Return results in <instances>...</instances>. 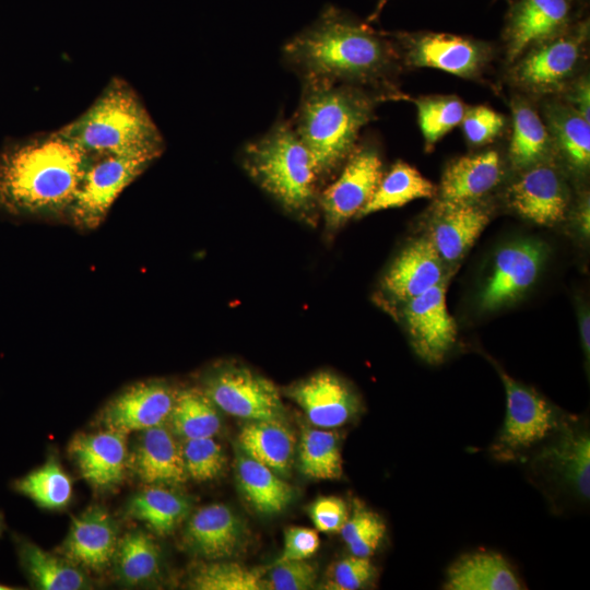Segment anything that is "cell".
<instances>
[{
	"label": "cell",
	"instance_id": "d4e9b609",
	"mask_svg": "<svg viewBox=\"0 0 590 590\" xmlns=\"http://www.w3.org/2000/svg\"><path fill=\"white\" fill-rule=\"evenodd\" d=\"M499 154L494 150L459 157L446 167L440 187V200L476 202L502 180Z\"/></svg>",
	"mask_w": 590,
	"mask_h": 590
},
{
	"label": "cell",
	"instance_id": "4fadbf2b",
	"mask_svg": "<svg viewBox=\"0 0 590 590\" xmlns=\"http://www.w3.org/2000/svg\"><path fill=\"white\" fill-rule=\"evenodd\" d=\"M447 280L404 303L403 319L416 354L439 364L457 339V324L446 305Z\"/></svg>",
	"mask_w": 590,
	"mask_h": 590
},
{
	"label": "cell",
	"instance_id": "484cf974",
	"mask_svg": "<svg viewBox=\"0 0 590 590\" xmlns=\"http://www.w3.org/2000/svg\"><path fill=\"white\" fill-rule=\"evenodd\" d=\"M447 590H520L526 588L499 553L477 551L461 555L447 570Z\"/></svg>",
	"mask_w": 590,
	"mask_h": 590
},
{
	"label": "cell",
	"instance_id": "60d3db41",
	"mask_svg": "<svg viewBox=\"0 0 590 590\" xmlns=\"http://www.w3.org/2000/svg\"><path fill=\"white\" fill-rule=\"evenodd\" d=\"M181 453L187 476L197 482L217 477L226 461L221 445L212 437L185 439Z\"/></svg>",
	"mask_w": 590,
	"mask_h": 590
},
{
	"label": "cell",
	"instance_id": "f546056e",
	"mask_svg": "<svg viewBox=\"0 0 590 590\" xmlns=\"http://www.w3.org/2000/svg\"><path fill=\"white\" fill-rule=\"evenodd\" d=\"M437 191L436 186L416 168L399 161L382 176L373 197L357 216L400 208L415 199L433 198Z\"/></svg>",
	"mask_w": 590,
	"mask_h": 590
},
{
	"label": "cell",
	"instance_id": "816d5d0a",
	"mask_svg": "<svg viewBox=\"0 0 590 590\" xmlns=\"http://www.w3.org/2000/svg\"><path fill=\"white\" fill-rule=\"evenodd\" d=\"M14 589H16V588L4 585V583H0V590H14Z\"/></svg>",
	"mask_w": 590,
	"mask_h": 590
},
{
	"label": "cell",
	"instance_id": "f35d334b",
	"mask_svg": "<svg viewBox=\"0 0 590 590\" xmlns=\"http://www.w3.org/2000/svg\"><path fill=\"white\" fill-rule=\"evenodd\" d=\"M262 576L263 570L237 563H213L194 571L190 587L197 590H259L263 589Z\"/></svg>",
	"mask_w": 590,
	"mask_h": 590
},
{
	"label": "cell",
	"instance_id": "7bdbcfd3",
	"mask_svg": "<svg viewBox=\"0 0 590 590\" xmlns=\"http://www.w3.org/2000/svg\"><path fill=\"white\" fill-rule=\"evenodd\" d=\"M375 577L376 567L368 557L351 555L335 563L324 588L357 590L367 587Z\"/></svg>",
	"mask_w": 590,
	"mask_h": 590
},
{
	"label": "cell",
	"instance_id": "8fae6325",
	"mask_svg": "<svg viewBox=\"0 0 590 590\" xmlns=\"http://www.w3.org/2000/svg\"><path fill=\"white\" fill-rule=\"evenodd\" d=\"M202 391L227 414L250 421L284 418L275 385L247 367L217 369L206 377Z\"/></svg>",
	"mask_w": 590,
	"mask_h": 590
},
{
	"label": "cell",
	"instance_id": "9a60e30c",
	"mask_svg": "<svg viewBox=\"0 0 590 590\" xmlns=\"http://www.w3.org/2000/svg\"><path fill=\"white\" fill-rule=\"evenodd\" d=\"M508 199L522 217L540 225H553L564 219L569 193L560 173L540 162L526 168L510 186Z\"/></svg>",
	"mask_w": 590,
	"mask_h": 590
},
{
	"label": "cell",
	"instance_id": "f6af8a7d",
	"mask_svg": "<svg viewBox=\"0 0 590 590\" xmlns=\"http://www.w3.org/2000/svg\"><path fill=\"white\" fill-rule=\"evenodd\" d=\"M310 517L320 532H340L349 517L347 505L340 497H320L311 505Z\"/></svg>",
	"mask_w": 590,
	"mask_h": 590
},
{
	"label": "cell",
	"instance_id": "8992f818",
	"mask_svg": "<svg viewBox=\"0 0 590 590\" xmlns=\"http://www.w3.org/2000/svg\"><path fill=\"white\" fill-rule=\"evenodd\" d=\"M496 368L506 393V415L491 453L506 462L533 451L569 417L534 389Z\"/></svg>",
	"mask_w": 590,
	"mask_h": 590
},
{
	"label": "cell",
	"instance_id": "5bb4252c",
	"mask_svg": "<svg viewBox=\"0 0 590 590\" xmlns=\"http://www.w3.org/2000/svg\"><path fill=\"white\" fill-rule=\"evenodd\" d=\"M544 252L543 245L533 240L517 241L502 248L480 294V308H500L524 293L539 274Z\"/></svg>",
	"mask_w": 590,
	"mask_h": 590
},
{
	"label": "cell",
	"instance_id": "3957f363",
	"mask_svg": "<svg viewBox=\"0 0 590 590\" xmlns=\"http://www.w3.org/2000/svg\"><path fill=\"white\" fill-rule=\"evenodd\" d=\"M392 95L356 85L303 81L294 128L306 146L319 182L344 165L375 108Z\"/></svg>",
	"mask_w": 590,
	"mask_h": 590
},
{
	"label": "cell",
	"instance_id": "ba28073f",
	"mask_svg": "<svg viewBox=\"0 0 590 590\" xmlns=\"http://www.w3.org/2000/svg\"><path fill=\"white\" fill-rule=\"evenodd\" d=\"M587 38L588 23H582L530 47L514 61L511 81L532 93L563 88L577 71Z\"/></svg>",
	"mask_w": 590,
	"mask_h": 590
},
{
	"label": "cell",
	"instance_id": "d6a6232c",
	"mask_svg": "<svg viewBox=\"0 0 590 590\" xmlns=\"http://www.w3.org/2000/svg\"><path fill=\"white\" fill-rule=\"evenodd\" d=\"M547 130L569 165L586 172L590 165V122L571 107L552 104L546 107Z\"/></svg>",
	"mask_w": 590,
	"mask_h": 590
},
{
	"label": "cell",
	"instance_id": "ab89813d",
	"mask_svg": "<svg viewBox=\"0 0 590 590\" xmlns=\"http://www.w3.org/2000/svg\"><path fill=\"white\" fill-rule=\"evenodd\" d=\"M340 533L351 555L369 558L385 538L386 524L378 514L356 503Z\"/></svg>",
	"mask_w": 590,
	"mask_h": 590
},
{
	"label": "cell",
	"instance_id": "e575fe53",
	"mask_svg": "<svg viewBox=\"0 0 590 590\" xmlns=\"http://www.w3.org/2000/svg\"><path fill=\"white\" fill-rule=\"evenodd\" d=\"M168 420L173 430L185 439L213 437L221 428L217 406L198 389L176 392Z\"/></svg>",
	"mask_w": 590,
	"mask_h": 590
},
{
	"label": "cell",
	"instance_id": "ee69618b",
	"mask_svg": "<svg viewBox=\"0 0 590 590\" xmlns=\"http://www.w3.org/2000/svg\"><path fill=\"white\" fill-rule=\"evenodd\" d=\"M461 125L470 144L484 145L503 131L505 118L489 107L475 106L465 110Z\"/></svg>",
	"mask_w": 590,
	"mask_h": 590
},
{
	"label": "cell",
	"instance_id": "7c38bea8",
	"mask_svg": "<svg viewBox=\"0 0 590 590\" xmlns=\"http://www.w3.org/2000/svg\"><path fill=\"white\" fill-rule=\"evenodd\" d=\"M398 39L408 64L435 68L461 78L479 75L491 57L484 43L451 34H399Z\"/></svg>",
	"mask_w": 590,
	"mask_h": 590
},
{
	"label": "cell",
	"instance_id": "d6986e66",
	"mask_svg": "<svg viewBox=\"0 0 590 590\" xmlns=\"http://www.w3.org/2000/svg\"><path fill=\"white\" fill-rule=\"evenodd\" d=\"M430 216L427 238L445 263L459 261L489 221V212L477 202L440 199Z\"/></svg>",
	"mask_w": 590,
	"mask_h": 590
},
{
	"label": "cell",
	"instance_id": "5b68a950",
	"mask_svg": "<svg viewBox=\"0 0 590 590\" xmlns=\"http://www.w3.org/2000/svg\"><path fill=\"white\" fill-rule=\"evenodd\" d=\"M241 163L249 176L286 211L304 219L314 216L320 182L292 121L280 118L264 134L248 142Z\"/></svg>",
	"mask_w": 590,
	"mask_h": 590
},
{
	"label": "cell",
	"instance_id": "4dcf8cb0",
	"mask_svg": "<svg viewBox=\"0 0 590 590\" xmlns=\"http://www.w3.org/2000/svg\"><path fill=\"white\" fill-rule=\"evenodd\" d=\"M511 111L509 157L515 167L526 169L544 161L550 152L552 139L536 110L527 102L515 99Z\"/></svg>",
	"mask_w": 590,
	"mask_h": 590
},
{
	"label": "cell",
	"instance_id": "44dd1931",
	"mask_svg": "<svg viewBox=\"0 0 590 590\" xmlns=\"http://www.w3.org/2000/svg\"><path fill=\"white\" fill-rule=\"evenodd\" d=\"M118 526L102 506H91L72 519L61 553L78 566L104 570L113 560Z\"/></svg>",
	"mask_w": 590,
	"mask_h": 590
},
{
	"label": "cell",
	"instance_id": "e0dca14e",
	"mask_svg": "<svg viewBox=\"0 0 590 590\" xmlns=\"http://www.w3.org/2000/svg\"><path fill=\"white\" fill-rule=\"evenodd\" d=\"M570 19V0H518L505 27L507 61L512 63L530 47L568 28Z\"/></svg>",
	"mask_w": 590,
	"mask_h": 590
},
{
	"label": "cell",
	"instance_id": "f907efd6",
	"mask_svg": "<svg viewBox=\"0 0 590 590\" xmlns=\"http://www.w3.org/2000/svg\"><path fill=\"white\" fill-rule=\"evenodd\" d=\"M389 0H377L376 2V7L374 9V11L371 12L370 16H369V21H375L380 12L382 11V9L385 8V5L387 4Z\"/></svg>",
	"mask_w": 590,
	"mask_h": 590
},
{
	"label": "cell",
	"instance_id": "30bf717a",
	"mask_svg": "<svg viewBox=\"0 0 590 590\" xmlns=\"http://www.w3.org/2000/svg\"><path fill=\"white\" fill-rule=\"evenodd\" d=\"M384 176V164L375 145H356L339 177L319 194L328 231H337L357 216Z\"/></svg>",
	"mask_w": 590,
	"mask_h": 590
},
{
	"label": "cell",
	"instance_id": "7402d4cb",
	"mask_svg": "<svg viewBox=\"0 0 590 590\" xmlns=\"http://www.w3.org/2000/svg\"><path fill=\"white\" fill-rule=\"evenodd\" d=\"M445 262L427 237L409 244L382 279V288L394 299L408 302L447 276Z\"/></svg>",
	"mask_w": 590,
	"mask_h": 590
},
{
	"label": "cell",
	"instance_id": "9c48e42d",
	"mask_svg": "<svg viewBox=\"0 0 590 590\" xmlns=\"http://www.w3.org/2000/svg\"><path fill=\"white\" fill-rule=\"evenodd\" d=\"M69 214L75 226L94 229L121 191L153 162L145 157L90 155Z\"/></svg>",
	"mask_w": 590,
	"mask_h": 590
},
{
	"label": "cell",
	"instance_id": "8d00e7d4",
	"mask_svg": "<svg viewBox=\"0 0 590 590\" xmlns=\"http://www.w3.org/2000/svg\"><path fill=\"white\" fill-rule=\"evenodd\" d=\"M12 488L46 509L64 507L72 496L71 480L55 459L14 480Z\"/></svg>",
	"mask_w": 590,
	"mask_h": 590
},
{
	"label": "cell",
	"instance_id": "836d02e7",
	"mask_svg": "<svg viewBox=\"0 0 590 590\" xmlns=\"http://www.w3.org/2000/svg\"><path fill=\"white\" fill-rule=\"evenodd\" d=\"M111 562L116 577L122 583L142 585L152 580L160 570V547L152 536L133 530L118 541Z\"/></svg>",
	"mask_w": 590,
	"mask_h": 590
},
{
	"label": "cell",
	"instance_id": "4316f807",
	"mask_svg": "<svg viewBox=\"0 0 590 590\" xmlns=\"http://www.w3.org/2000/svg\"><path fill=\"white\" fill-rule=\"evenodd\" d=\"M238 441L245 453L280 474L291 470L295 437L283 420L250 421L243 426Z\"/></svg>",
	"mask_w": 590,
	"mask_h": 590
},
{
	"label": "cell",
	"instance_id": "681fc988",
	"mask_svg": "<svg viewBox=\"0 0 590 590\" xmlns=\"http://www.w3.org/2000/svg\"><path fill=\"white\" fill-rule=\"evenodd\" d=\"M580 214H581V224H582V227H583V232L588 233L589 232V204H588V200H587V203L583 204Z\"/></svg>",
	"mask_w": 590,
	"mask_h": 590
},
{
	"label": "cell",
	"instance_id": "c3c4849f",
	"mask_svg": "<svg viewBox=\"0 0 590 590\" xmlns=\"http://www.w3.org/2000/svg\"><path fill=\"white\" fill-rule=\"evenodd\" d=\"M579 320H580L579 328H580L582 347H583L585 355H586L587 359H589V354H590V318H589V312L583 311L581 314Z\"/></svg>",
	"mask_w": 590,
	"mask_h": 590
},
{
	"label": "cell",
	"instance_id": "52a82bcc",
	"mask_svg": "<svg viewBox=\"0 0 590 590\" xmlns=\"http://www.w3.org/2000/svg\"><path fill=\"white\" fill-rule=\"evenodd\" d=\"M532 472L553 489L578 502L590 497V435L585 423L568 418L534 449Z\"/></svg>",
	"mask_w": 590,
	"mask_h": 590
},
{
	"label": "cell",
	"instance_id": "277c9868",
	"mask_svg": "<svg viewBox=\"0 0 590 590\" xmlns=\"http://www.w3.org/2000/svg\"><path fill=\"white\" fill-rule=\"evenodd\" d=\"M58 132L87 155H120L155 161L165 143L134 90L114 79L92 106Z\"/></svg>",
	"mask_w": 590,
	"mask_h": 590
},
{
	"label": "cell",
	"instance_id": "7a4b0ae2",
	"mask_svg": "<svg viewBox=\"0 0 590 590\" xmlns=\"http://www.w3.org/2000/svg\"><path fill=\"white\" fill-rule=\"evenodd\" d=\"M91 156L58 131L0 154V208L15 215L69 213Z\"/></svg>",
	"mask_w": 590,
	"mask_h": 590
},
{
	"label": "cell",
	"instance_id": "2e32d148",
	"mask_svg": "<svg viewBox=\"0 0 590 590\" xmlns=\"http://www.w3.org/2000/svg\"><path fill=\"white\" fill-rule=\"evenodd\" d=\"M176 392L163 381L134 384L103 409L101 422L108 429L126 434L162 425L170 414Z\"/></svg>",
	"mask_w": 590,
	"mask_h": 590
},
{
	"label": "cell",
	"instance_id": "d590c367",
	"mask_svg": "<svg viewBox=\"0 0 590 590\" xmlns=\"http://www.w3.org/2000/svg\"><path fill=\"white\" fill-rule=\"evenodd\" d=\"M300 472L316 480H338L343 474L339 436L332 430L303 427L298 447Z\"/></svg>",
	"mask_w": 590,
	"mask_h": 590
},
{
	"label": "cell",
	"instance_id": "603a6c76",
	"mask_svg": "<svg viewBox=\"0 0 590 590\" xmlns=\"http://www.w3.org/2000/svg\"><path fill=\"white\" fill-rule=\"evenodd\" d=\"M131 465L138 477L149 485H178L188 477L181 446L163 424L142 430Z\"/></svg>",
	"mask_w": 590,
	"mask_h": 590
},
{
	"label": "cell",
	"instance_id": "6da1fadb",
	"mask_svg": "<svg viewBox=\"0 0 590 590\" xmlns=\"http://www.w3.org/2000/svg\"><path fill=\"white\" fill-rule=\"evenodd\" d=\"M283 58L302 81L356 85L392 95L397 68L393 45L367 24L334 7L326 8L283 47Z\"/></svg>",
	"mask_w": 590,
	"mask_h": 590
},
{
	"label": "cell",
	"instance_id": "bcb514c9",
	"mask_svg": "<svg viewBox=\"0 0 590 590\" xmlns=\"http://www.w3.org/2000/svg\"><path fill=\"white\" fill-rule=\"evenodd\" d=\"M319 536L312 529L292 527L285 531L284 547L274 564L293 559H307L319 547Z\"/></svg>",
	"mask_w": 590,
	"mask_h": 590
},
{
	"label": "cell",
	"instance_id": "83f0119b",
	"mask_svg": "<svg viewBox=\"0 0 590 590\" xmlns=\"http://www.w3.org/2000/svg\"><path fill=\"white\" fill-rule=\"evenodd\" d=\"M15 544L20 565L35 588L42 590L91 588L80 566L69 559L57 557L23 538H16Z\"/></svg>",
	"mask_w": 590,
	"mask_h": 590
},
{
	"label": "cell",
	"instance_id": "1f68e13d",
	"mask_svg": "<svg viewBox=\"0 0 590 590\" xmlns=\"http://www.w3.org/2000/svg\"><path fill=\"white\" fill-rule=\"evenodd\" d=\"M190 509L189 500L175 492L151 487L133 495L126 506L128 517L144 522L158 535L172 533Z\"/></svg>",
	"mask_w": 590,
	"mask_h": 590
},
{
	"label": "cell",
	"instance_id": "ffe728a7",
	"mask_svg": "<svg viewBox=\"0 0 590 590\" xmlns=\"http://www.w3.org/2000/svg\"><path fill=\"white\" fill-rule=\"evenodd\" d=\"M127 434L115 429L76 435L69 446L81 475L95 488L110 489L123 479Z\"/></svg>",
	"mask_w": 590,
	"mask_h": 590
},
{
	"label": "cell",
	"instance_id": "f1b7e54d",
	"mask_svg": "<svg viewBox=\"0 0 590 590\" xmlns=\"http://www.w3.org/2000/svg\"><path fill=\"white\" fill-rule=\"evenodd\" d=\"M237 479L245 497L261 514H278L293 498V488L288 483L247 455L238 457Z\"/></svg>",
	"mask_w": 590,
	"mask_h": 590
},
{
	"label": "cell",
	"instance_id": "7dc6e473",
	"mask_svg": "<svg viewBox=\"0 0 590 590\" xmlns=\"http://www.w3.org/2000/svg\"><path fill=\"white\" fill-rule=\"evenodd\" d=\"M568 106L590 122V84L588 78H581L568 94Z\"/></svg>",
	"mask_w": 590,
	"mask_h": 590
},
{
	"label": "cell",
	"instance_id": "f5cc1de1",
	"mask_svg": "<svg viewBox=\"0 0 590 590\" xmlns=\"http://www.w3.org/2000/svg\"><path fill=\"white\" fill-rule=\"evenodd\" d=\"M3 530V517H2V514L0 512V534Z\"/></svg>",
	"mask_w": 590,
	"mask_h": 590
},
{
	"label": "cell",
	"instance_id": "ac0fdd59",
	"mask_svg": "<svg viewBox=\"0 0 590 590\" xmlns=\"http://www.w3.org/2000/svg\"><path fill=\"white\" fill-rule=\"evenodd\" d=\"M288 394L317 427L342 426L361 411L357 394L330 371H319L302 380L290 389Z\"/></svg>",
	"mask_w": 590,
	"mask_h": 590
},
{
	"label": "cell",
	"instance_id": "74e56055",
	"mask_svg": "<svg viewBox=\"0 0 590 590\" xmlns=\"http://www.w3.org/2000/svg\"><path fill=\"white\" fill-rule=\"evenodd\" d=\"M420 128L426 149H430L459 126L467 107L457 96H425L415 101Z\"/></svg>",
	"mask_w": 590,
	"mask_h": 590
},
{
	"label": "cell",
	"instance_id": "cb8c5ba5",
	"mask_svg": "<svg viewBox=\"0 0 590 590\" xmlns=\"http://www.w3.org/2000/svg\"><path fill=\"white\" fill-rule=\"evenodd\" d=\"M243 523L223 504H212L197 510L185 530L188 546L211 559L234 555L243 543Z\"/></svg>",
	"mask_w": 590,
	"mask_h": 590
},
{
	"label": "cell",
	"instance_id": "b9f144b4",
	"mask_svg": "<svg viewBox=\"0 0 590 590\" xmlns=\"http://www.w3.org/2000/svg\"><path fill=\"white\" fill-rule=\"evenodd\" d=\"M317 571L306 559H293L273 564L268 577L262 579L263 589L307 590L315 586Z\"/></svg>",
	"mask_w": 590,
	"mask_h": 590
}]
</instances>
